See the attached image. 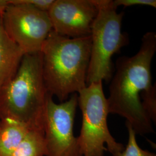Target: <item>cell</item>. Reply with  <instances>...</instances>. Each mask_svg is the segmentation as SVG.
<instances>
[{"label":"cell","mask_w":156,"mask_h":156,"mask_svg":"<svg viewBox=\"0 0 156 156\" xmlns=\"http://www.w3.org/2000/svg\"><path fill=\"white\" fill-rule=\"evenodd\" d=\"M156 51V33L147 32L144 35L136 55L117 59L111 80L107 98L109 113L125 118L136 134L154 133L152 122L143 108L140 95L153 86L151 64Z\"/></svg>","instance_id":"6da1fadb"},{"label":"cell","mask_w":156,"mask_h":156,"mask_svg":"<svg viewBox=\"0 0 156 156\" xmlns=\"http://www.w3.org/2000/svg\"><path fill=\"white\" fill-rule=\"evenodd\" d=\"M91 48V35L71 38L49 34L41 51L45 86L62 102L85 88Z\"/></svg>","instance_id":"7a4b0ae2"},{"label":"cell","mask_w":156,"mask_h":156,"mask_svg":"<svg viewBox=\"0 0 156 156\" xmlns=\"http://www.w3.org/2000/svg\"><path fill=\"white\" fill-rule=\"evenodd\" d=\"M48 95L41 52L25 54L16 72L1 90L0 118L10 117L30 129L44 131Z\"/></svg>","instance_id":"3957f363"},{"label":"cell","mask_w":156,"mask_h":156,"mask_svg":"<svg viewBox=\"0 0 156 156\" xmlns=\"http://www.w3.org/2000/svg\"><path fill=\"white\" fill-rule=\"evenodd\" d=\"M98 14L92 25L91 48L86 85L111 80L115 66L112 57L129 44L128 35L122 31L124 12L117 13L112 0H94Z\"/></svg>","instance_id":"277c9868"},{"label":"cell","mask_w":156,"mask_h":156,"mask_svg":"<svg viewBox=\"0 0 156 156\" xmlns=\"http://www.w3.org/2000/svg\"><path fill=\"white\" fill-rule=\"evenodd\" d=\"M82 113V124L78 144L83 156H104L108 151L120 156L125 147L116 141L108 126L109 113L102 82L93 83L77 93Z\"/></svg>","instance_id":"5b68a950"},{"label":"cell","mask_w":156,"mask_h":156,"mask_svg":"<svg viewBox=\"0 0 156 156\" xmlns=\"http://www.w3.org/2000/svg\"><path fill=\"white\" fill-rule=\"evenodd\" d=\"M1 20L7 36L24 55L41 52L53 30L48 12L12 0H9Z\"/></svg>","instance_id":"8992f818"},{"label":"cell","mask_w":156,"mask_h":156,"mask_svg":"<svg viewBox=\"0 0 156 156\" xmlns=\"http://www.w3.org/2000/svg\"><path fill=\"white\" fill-rule=\"evenodd\" d=\"M78 105L77 93L60 104L48 95L44 126L46 156H83L73 131Z\"/></svg>","instance_id":"52a82bcc"},{"label":"cell","mask_w":156,"mask_h":156,"mask_svg":"<svg viewBox=\"0 0 156 156\" xmlns=\"http://www.w3.org/2000/svg\"><path fill=\"white\" fill-rule=\"evenodd\" d=\"M98 12L94 0H55L48 13L53 31L76 38L91 35Z\"/></svg>","instance_id":"ba28073f"},{"label":"cell","mask_w":156,"mask_h":156,"mask_svg":"<svg viewBox=\"0 0 156 156\" xmlns=\"http://www.w3.org/2000/svg\"><path fill=\"white\" fill-rule=\"evenodd\" d=\"M24 53L7 36L0 16V92L16 72Z\"/></svg>","instance_id":"9c48e42d"},{"label":"cell","mask_w":156,"mask_h":156,"mask_svg":"<svg viewBox=\"0 0 156 156\" xmlns=\"http://www.w3.org/2000/svg\"><path fill=\"white\" fill-rule=\"evenodd\" d=\"M30 129L15 119L0 118V156H12Z\"/></svg>","instance_id":"30bf717a"},{"label":"cell","mask_w":156,"mask_h":156,"mask_svg":"<svg viewBox=\"0 0 156 156\" xmlns=\"http://www.w3.org/2000/svg\"><path fill=\"white\" fill-rule=\"evenodd\" d=\"M44 131L30 129L12 156H46Z\"/></svg>","instance_id":"8fae6325"},{"label":"cell","mask_w":156,"mask_h":156,"mask_svg":"<svg viewBox=\"0 0 156 156\" xmlns=\"http://www.w3.org/2000/svg\"><path fill=\"white\" fill-rule=\"evenodd\" d=\"M126 125L128 129V143L120 156H156V154L140 147L137 144L136 133L134 129L129 124L126 122Z\"/></svg>","instance_id":"7c38bea8"},{"label":"cell","mask_w":156,"mask_h":156,"mask_svg":"<svg viewBox=\"0 0 156 156\" xmlns=\"http://www.w3.org/2000/svg\"><path fill=\"white\" fill-rule=\"evenodd\" d=\"M156 84L151 89L140 94V100L146 113L151 121L156 122Z\"/></svg>","instance_id":"4fadbf2b"},{"label":"cell","mask_w":156,"mask_h":156,"mask_svg":"<svg viewBox=\"0 0 156 156\" xmlns=\"http://www.w3.org/2000/svg\"><path fill=\"white\" fill-rule=\"evenodd\" d=\"M15 3L24 4L33 6L43 11L48 12L55 0H12Z\"/></svg>","instance_id":"5bb4252c"},{"label":"cell","mask_w":156,"mask_h":156,"mask_svg":"<svg viewBox=\"0 0 156 156\" xmlns=\"http://www.w3.org/2000/svg\"><path fill=\"white\" fill-rule=\"evenodd\" d=\"M113 4L117 8L118 6L122 5L128 7L134 5H146L156 8V0H115Z\"/></svg>","instance_id":"9a60e30c"},{"label":"cell","mask_w":156,"mask_h":156,"mask_svg":"<svg viewBox=\"0 0 156 156\" xmlns=\"http://www.w3.org/2000/svg\"><path fill=\"white\" fill-rule=\"evenodd\" d=\"M9 4V0H0V16L5 11L6 6Z\"/></svg>","instance_id":"2e32d148"}]
</instances>
